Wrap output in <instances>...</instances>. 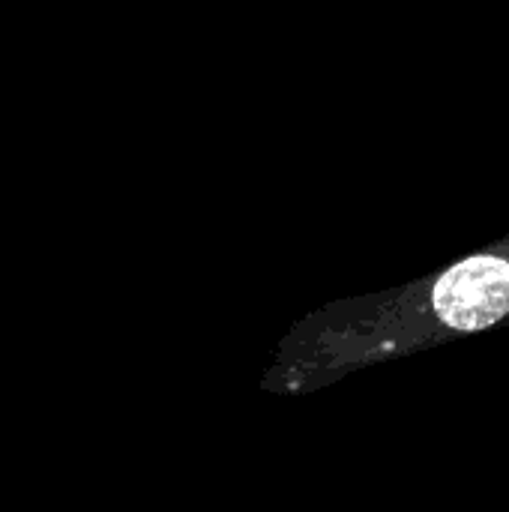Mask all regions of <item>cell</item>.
Masks as SVG:
<instances>
[{
    "label": "cell",
    "instance_id": "1",
    "mask_svg": "<svg viewBox=\"0 0 509 512\" xmlns=\"http://www.w3.org/2000/svg\"><path fill=\"white\" fill-rule=\"evenodd\" d=\"M435 312L453 330H486L509 315V261L495 255L450 267L435 285Z\"/></svg>",
    "mask_w": 509,
    "mask_h": 512
}]
</instances>
